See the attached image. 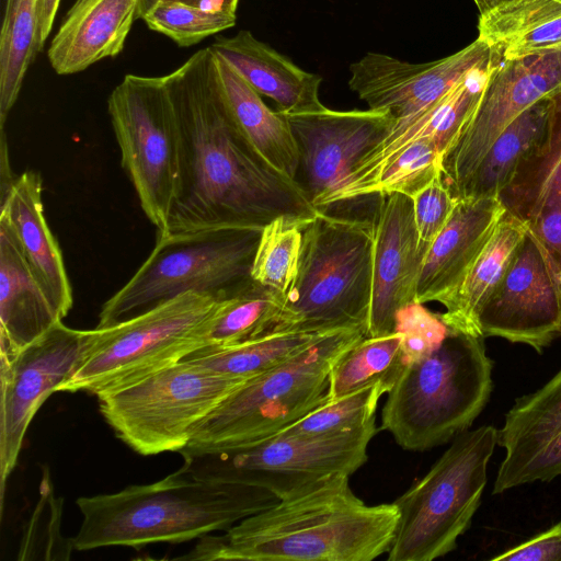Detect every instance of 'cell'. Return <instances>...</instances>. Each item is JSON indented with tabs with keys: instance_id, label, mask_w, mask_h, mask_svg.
<instances>
[{
	"instance_id": "cell-1",
	"label": "cell",
	"mask_w": 561,
	"mask_h": 561,
	"mask_svg": "<svg viewBox=\"0 0 561 561\" xmlns=\"http://www.w3.org/2000/svg\"><path fill=\"white\" fill-rule=\"evenodd\" d=\"M163 80L179 124L181 153L175 199L157 238L262 229L278 217L305 224L322 213L297 180L261 161L240 137L222 101L209 47Z\"/></svg>"
},
{
	"instance_id": "cell-2",
	"label": "cell",
	"mask_w": 561,
	"mask_h": 561,
	"mask_svg": "<svg viewBox=\"0 0 561 561\" xmlns=\"http://www.w3.org/2000/svg\"><path fill=\"white\" fill-rule=\"evenodd\" d=\"M337 473L278 500L225 530L206 535L185 560L373 561L387 554L399 513L366 504Z\"/></svg>"
},
{
	"instance_id": "cell-3",
	"label": "cell",
	"mask_w": 561,
	"mask_h": 561,
	"mask_svg": "<svg viewBox=\"0 0 561 561\" xmlns=\"http://www.w3.org/2000/svg\"><path fill=\"white\" fill-rule=\"evenodd\" d=\"M277 501L266 489L198 480L180 468L149 484L77 499L82 523L72 547L84 551L179 543L225 531Z\"/></svg>"
},
{
	"instance_id": "cell-4",
	"label": "cell",
	"mask_w": 561,
	"mask_h": 561,
	"mask_svg": "<svg viewBox=\"0 0 561 561\" xmlns=\"http://www.w3.org/2000/svg\"><path fill=\"white\" fill-rule=\"evenodd\" d=\"M484 337L449 330L431 354L405 364L381 411V428L405 450L425 451L468 431L493 390Z\"/></svg>"
},
{
	"instance_id": "cell-5",
	"label": "cell",
	"mask_w": 561,
	"mask_h": 561,
	"mask_svg": "<svg viewBox=\"0 0 561 561\" xmlns=\"http://www.w3.org/2000/svg\"><path fill=\"white\" fill-rule=\"evenodd\" d=\"M301 231L297 272L272 331L367 330L373 289L371 220L327 210L308 220Z\"/></svg>"
},
{
	"instance_id": "cell-6",
	"label": "cell",
	"mask_w": 561,
	"mask_h": 561,
	"mask_svg": "<svg viewBox=\"0 0 561 561\" xmlns=\"http://www.w3.org/2000/svg\"><path fill=\"white\" fill-rule=\"evenodd\" d=\"M366 336L365 328L333 331L247 379L195 427L180 454L243 447L282 432L327 400L333 365Z\"/></svg>"
},
{
	"instance_id": "cell-7",
	"label": "cell",
	"mask_w": 561,
	"mask_h": 561,
	"mask_svg": "<svg viewBox=\"0 0 561 561\" xmlns=\"http://www.w3.org/2000/svg\"><path fill=\"white\" fill-rule=\"evenodd\" d=\"M262 229L222 228L156 239L151 254L102 306L96 329L145 313L182 294L226 299L253 279Z\"/></svg>"
},
{
	"instance_id": "cell-8",
	"label": "cell",
	"mask_w": 561,
	"mask_h": 561,
	"mask_svg": "<svg viewBox=\"0 0 561 561\" xmlns=\"http://www.w3.org/2000/svg\"><path fill=\"white\" fill-rule=\"evenodd\" d=\"M496 445L493 425L457 435L425 476L394 500L399 517L389 561H433L457 548L481 504Z\"/></svg>"
},
{
	"instance_id": "cell-9",
	"label": "cell",
	"mask_w": 561,
	"mask_h": 561,
	"mask_svg": "<svg viewBox=\"0 0 561 561\" xmlns=\"http://www.w3.org/2000/svg\"><path fill=\"white\" fill-rule=\"evenodd\" d=\"M245 380L181 359L96 397L115 435L151 456L185 448L195 427Z\"/></svg>"
},
{
	"instance_id": "cell-10",
	"label": "cell",
	"mask_w": 561,
	"mask_h": 561,
	"mask_svg": "<svg viewBox=\"0 0 561 561\" xmlns=\"http://www.w3.org/2000/svg\"><path fill=\"white\" fill-rule=\"evenodd\" d=\"M219 301L186 293L124 322L95 328L78 368L57 392L96 396L203 348L207 323Z\"/></svg>"
},
{
	"instance_id": "cell-11",
	"label": "cell",
	"mask_w": 561,
	"mask_h": 561,
	"mask_svg": "<svg viewBox=\"0 0 561 561\" xmlns=\"http://www.w3.org/2000/svg\"><path fill=\"white\" fill-rule=\"evenodd\" d=\"M376 420L336 434H276L231 449L182 455V469L198 480L240 483L271 491L278 500L337 473L352 476L367 461Z\"/></svg>"
},
{
	"instance_id": "cell-12",
	"label": "cell",
	"mask_w": 561,
	"mask_h": 561,
	"mask_svg": "<svg viewBox=\"0 0 561 561\" xmlns=\"http://www.w3.org/2000/svg\"><path fill=\"white\" fill-rule=\"evenodd\" d=\"M107 112L121 165L160 236L175 199L181 153L179 124L163 77L126 75L111 92Z\"/></svg>"
},
{
	"instance_id": "cell-13",
	"label": "cell",
	"mask_w": 561,
	"mask_h": 561,
	"mask_svg": "<svg viewBox=\"0 0 561 561\" xmlns=\"http://www.w3.org/2000/svg\"><path fill=\"white\" fill-rule=\"evenodd\" d=\"M560 89L561 46L493 67L474 113L442 158V176L454 197L503 129Z\"/></svg>"
},
{
	"instance_id": "cell-14",
	"label": "cell",
	"mask_w": 561,
	"mask_h": 561,
	"mask_svg": "<svg viewBox=\"0 0 561 561\" xmlns=\"http://www.w3.org/2000/svg\"><path fill=\"white\" fill-rule=\"evenodd\" d=\"M94 335L57 322L9 359H0V483L15 468L27 427L45 400L78 368Z\"/></svg>"
},
{
	"instance_id": "cell-15",
	"label": "cell",
	"mask_w": 561,
	"mask_h": 561,
	"mask_svg": "<svg viewBox=\"0 0 561 561\" xmlns=\"http://www.w3.org/2000/svg\"><path fill=\"white\" fill-rule=\"evenodd\" d=\"M482 337L527 344L542 354L561 337V273L527 229L497 289L479 316Z\"/></svg>"
},
{
	"instance_id": "cell-16",
	"label": "cell",
	"mask_w": 561,
	"mask_h": 561,
	"mask_svg": "<svg viewBox=\"0 0 561 561\" xmlns=\"http://www.w3.org/2000/svg\"><path fill=\"white\" fill-rule=\"evenodd\" d=\"M500 60L480 38L453 55L423 64L367 53L350 66L348 85L368 108L387 111L399 121L432 105L472 71Z\"/></svg>"
},
{
	"instance_id": "cell-17",
	"label": "cell",
	"mask_w": 561,
	"mask_h": 561,
	"mask_svg": "<svg viewBox=\"0 0 561 561\" xmlns=\"http://www.w3.org/2000/svg\"><path fill=\"white\" fill-rule=\"evenodd\" d=\"M299 151L302 182L314 207L336 191L352 169L394 125L382 110L285 115ZM298 174V173H297ZM321 211V210H320Z\"/></svg>"
},
{
	"instance_id": "cell-18",
	"label": "cell",
	"mask_w": 561,
	"mask_h": 561,
	"mask_svg": "<svg viewBox=\"0 0 561 561\" xmlns=\"http://www.w3.org/2000/svg\"><path fill=\"white\" fill-rule=\"evenodd\" d=\"M373 213V289L367 336L394 332L397 311L417 301V287L430 249L419 236L413 199L401 193L377 194Z\"/></svg>"
},
{
	"instance_id": "cell-19",
	"label": "cell",
	"mask_w": 561,
	"mask_h": 561,
	"mask_svg": "<svg viewBox=\"0 0 561 561\" xmlns=\"http://www.w3.org/2000/svg\"><path fill=\"white\" fill-rule=\"evenodd\" d=\"M504 450L492 493L561 476V368L539 389L517 398L497 430Z\"/></svg>"
},
{
	"instance_id": "cell-20",
	"label": "cell",
	"mask_w": 561,
	"mask_h": 561,
	"mask_svg": "<svg viewBox=\"0 0 561 561\" xmlns=\"http://www.w3.org/2000/svg\"><path fill=\"white\" fill-rule=\"evenodd\" d=\"M497 197L546 248L561 273V89L551 94L543 134Z\"/></svg>"
},
{
	"instance_id": "cell-21",
	"label": "cell",
	"mask_w": 561,
	"mask_h": 561,
	"mask_svg": "<svg viewBox=\"0 0 561 561\" xmlns=\"http://www.w3.org/2000/svg\"><path fill=\"white\" fill-rule=\"evenodd\" d=\"M505 211L499 197L457 198L423 262L417 302H440L461 283Z\"/></svg>"
},
{
	"instance_id": "cell-22",
	"label": "cell",
	"mask_w": 561,
	"mask_h": 561,
	"mask_svg": "<svg viewBox=\"0 0 561 561\" xmlns=\"http://www.w3.org/2000/svg\"><path fill=\"white\" fill-rule=\"evenodd\" d=\"M42 192L39 173L25 171L16 176L0 201V224L11 231L32 275L64 319L72 308V289L60 248L44 215Z\"/></svg>"
},
{
	"instance_id": "cell-23",
	"label": "cell",
	"mask_w": 561,
	"mask_h": 561,
	"mask_svg": "<svg viewBox=\"0 0 561 561\" xmlns=\"http://www.w3.org/2000/svg\"><path fill=\"white\" fill-rule=\"evenodd\" d=\"M138 1L76 0L47 49L53 70L73 75L116 57L137 19Z\"/></svg>"
},
{
	"instance_id": "cell-24",
	"label": "cell",
	"mask_w": 561,
	"mask_h": 561,
	"mask_svg": "<svg viewBox=\"0 0 561 561\" xmlns=\"http://www.w3.org/2000/svg\"><path fill=\"white\" fill-rule=\"evenodd\" d=\"M209 48L256 92L273 100L279 113L305 114L327 108L319 98L322 78L299 68L250 31L217 36Z\"/></svg>"
},
{
	"instance_id": "cell-25",
	"label": "cell",
	"mask_w": 561,
	"mask_h": 561,
	"mask_svg": "<svg viewBox=\"0 0 561 561\" xmlns=\"http://www.w3.org/2000/svg\"><path fill=\"white\" fill-rule=\"evenodd\" d=\"M215 65L222 101L240 137L261 161L296 180L299 151L285 115L272 111L261 94L217 55Z\"/></svg>"
},
{
	"instance_id": "cell-26",
	"label": "cell",
	"mask_w": 561,
	"mask_h": 561,
	"mask_svg": "<svg viewBox=\"0 0 561 561\" xmlns=\"http://www.w3.org/2000/svg\"><path fill=\"white\" fill-rule=\"evenodd\" d=\"M62 321L0 224V358L9 359Z\"/></svg>"
},
{
	"instance_id": "cell-27",
	"label": "cell",
	"mask_w": 561,
	"mask_h": 561,
	"mask_svg": "<svg viewBox=\"0 0 561 561\" xmlns=\"http://www.w3.org/2000/svg\"><path fill=\"white\" fill-rule=\"evenodd\" d=\"M526 231L524 224L505 209L461 283L439 302L445 307L439 317L449 330L481 336L480 312L503 280Z\"/></svg>"
},
{
	"instance_id": "cell-28",
	"label": "cell",
	"mask_w": 561,
	"mask_h": 561,
	"mask_svg": "<svg viewBox=\"0 0 561 561\" xmlns=\"http://www.w3.org/2000/svg\"><path fill=\"white\" fill-rule=\"evenodd\" d=\"M551 94L542 98L515 119L495 138L457 198L497 197L508 183L520 160L539 140L547 125Z\"/></svg>"
},
{
	"instance_id": "cell-29",
	"label": "cell",
	"mask_w": 561,
	"mask_h": 561,
	"mask_svg": "<svg viewBox=\"0 0 561 561\" xmlns=\"http://www.w3.org/2000/svg\"><path fill=\"white\" fill-rule=\"evenodd\" d=\"M331 332L272 331L227 347L201 348L183 359L218 375L249 379L285 362Z\"/></svg>"
},
{
	"instance_id": "cell-30",
	"label": "cell",
	"mask_w": 561,
	"mask_h": 561,
	"mask_svg": "<svg viewBox=\"0 0 561 561\" xmlns=\"http://www.w3.org/2000/svg\"><path fill=\"white\" fill-rule=\"evenodd\" d=\"M282 305V294L252 280L219 301L207 323L203 348L227 347L271 332Z\"/></svg>"
},
{
	"instance_id": "cell-31",
	"label": "cell",
	"mask_w": 561,
	"mask_h": 561,
	"mask_svg": "<svg viewBox=\"0 0 561 561\" xmlns=\"http://www.w3.org/2000/svg\"><path fill=\"white\" fill-rule=\"evenodd\" d=\"M39 0H7L0 33V127L15 104L25 75L38 54Z\"/></svg>"
},
{
	"instance_id": "cell-32",
	"label": "cell",
	"mask_w": 561,
	"mask_h": 561,
	"mask_svg": "<svg viewBox=\"0 0 561 561\" xmlns=\"http://www.w3.org/2000/svg\"><path fill=\"white\" fill-rule=\"evenodd\" d=\"M403 366L402 337L399 333L366 336L333 365L327 400L337 399L376 382H383L390 390Z\"/></svg>"
},
{
	"instance_id": "cell-33",
	"label": "cell",
	"mask_w": 561,
	"mask_h": 561,
	"mask_svg": "<svg viewBox=\"0 0 561 561\" xmlns=\"http://www.w3.org/2000/svg\"><path fill=\"white\" fill-rule=\"evenodd\" d=\"M388 391L387 385L376 382L337 399L325 400L277 434L313 437L359 428L376 420L379 400Z\"/></svg>"
},
{
	"instance_id": "cell-34",
	"label": "cell",
	"mask_w": 561,
	"mask_h": 561,
	"mask_svg": "<svg viewBox=\"0 0 561 561\" xmlns=\"http://www.w3.org/2000/svg\"><path fill=\"white\" fill-rule=\"evenodd\" d=\"M305 224L278 217L262 228L251 270L254 282L286 294L297 272Z\"/></svg>"
},
{
	"instance_id": "cell-35",
	"label": "cell",
	"mask_w": 561,
	"mask_h": 561,
	"mask_svg": "<svg viewBox=\"0 0 561 561\" xmlns=\"http://www.w3.org/2000/svg\"><path fill=\"white\" fill-rule=\"evenodd\" d=\"M180 47H190L236 24V13L205 10L176 0H159L141 19Z\"/></svg>"
},
{
	"instance_id": "cell-36",
	"label": "cell",
	"mask_w": 561,
	"mask_h": 561,
	"mask_svg": "<svg viewBox=\"0 0 561 561\" xmlns=\"http://www.w3.org/2000/svg\"><path fill=\"white\" fill-rule=\"evenodd\" d=\"M442 157L437 141L424 137L404 149L370 183L365 198L383 193H401L413 197L442 173Z\"/></svg>"
},
{
	"instance_id": "cell-37",
	"label": "cell",
	"mask_w": 561,
	"mask_h": 561,
	"mask_svg": "<svg viewBox=\"0 0 561 561\" xmlns=\"http://www.w3.org/2000/svg\"><path fill=\"white\" fill-rule=\"evenodd\" d=\"M561 16V0H517L479 15L481 41L493 49L512 37Z\"/></svg>"
},
{
	"instance_id": "cell-38",
	"label": "cell",
	"mask_w": 561,
	"mask_h": 561,
	"mask_svg": "<svg viewBox=\"0 0 561 561\" xmlns=\"http://www.w3.org/2000/svg\"><path fill=\"white\" fill-rule=\"evenodd\" d=\"M394 332L402 337L404 365L436 350L449 333L439 314L414 301L400 308L394 317Z\"/></svg>"
},
{
	"instance_id": "cell-39",
	"label": "cell",
	"mask_w": 561,
	"mask_h": 561,
	"mask_svg": "<svg viewBox=\"0 0 561 561\" xmlns=\"http://www.w3.org/2000/svg\"><path fill=\"white\" fill-rule=\"evenodd\" d=\"M414 220L421 241L431 247L432 242L448 222L457 198L446 185L442 173L435 176L413 197Z\"/></svg>"
},
{
	"instance_id": "cell-40",
	"label": "cell",
	"mask_w": 561,
	"mask_h": 561,
	"mask_svg": "<svg viewBox=\"0 0 561 561\" xmlns=\"http://www.w3.org/2000/svg\"><path fill=\"white\" fill-rule=\"evenodd\" d=\"M561 46V16L525 31L494 49L501 60L542 54Z\"/></svg>"
},
{
	"instance_id": "cell-41",
	"label": "cell",
	"mask_w": 561,
	"mask_h": 561,
	"mask_svg": "<svg viewBox=\"0 0 561 561\" xmlns=\"http://www.w3.org/2000/svg\"><path fill=\"white\" fill-rule=\"evenodd\" d=\"M494 561H561V522L491 558Z\"/></svg>"
},
{
	"instance_id": "cell-42",
	"label": "cell",
	"mask_w": 561,
	"mask_h": 561,
	"mask_svg": "<svg viewBox=\"0 0 561 561\" xmlns=\"http://www.w3.org/2000/svg\"><path fill=\"white\" fill-rule=\"evenodd\" d=\"M61 0H39L37 10L36 46L38 53L50 35L53 24Z\"/></svg>"
},
{
	"instance_id": "cell-43",
	"label": "cell",
	"mask_w": 561,
	"mask_h": 561,
	"mask_svg": "<svg viewBox=\"0 0 561 561\" xmlns=\"http://www.w3.org/2000/svg\"><path fill=\"white\" fill-rule=\"evenodd\" d=\"M0 201L4 198V196L9 193L11 190L13 183L15 182L16 178H14L12 170L10 168L9 162V152H8V145H7V137L4 134V129L1 128V149H0Z\"/></svg>"
},
{
	"instance_id": "cell-44",
	"label": "cell",
	"mask_w": 561,
	"mask_h": 561,
	"mask_svg": "<svg viewBox=\"0 0 561 561\" xmlns=\"http://www.w3.org/2000/svg\"><path fill=\"white\" fill-rule=\"evenodd\" d=\"M205 10L236 13L239 0H176Z\"/></svg>"
},
{
	"instance_id": "cell-45",
	"label": "cell",
	"mask_w": 561,
	"mask_h": 561,
	"mask_svg": "<svg viewBox=\"0 0 561 561\" xmlns=\"http://www.w3.org/2000/svg\"><path fill=\"white\" fill-rule=\"evenodd\" d=\"M514 1L517 0H473L479 11V15H483L496 8H500Z\"/></svg>"
},
{
	"instance_id": "cell-46",
	"label": "cell",
	"mask_w": 561,
	"mask_h": 561,
	"mask_svg": "<svg viewBox=\"0 0 561 561\" xmlns=\"http://www.w3.org/2000/svg\"><path fill=\"white\" fill-rule=\"evenodd\" d=\"M159 0H139L137 19H142L144 15L158 2Z\"/></svg>"
}]
</instances>
